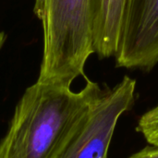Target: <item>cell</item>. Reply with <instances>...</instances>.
<instances>
[{"label": "cell", "instance_id": "6da1fadb", "mask_svg": "<svg viewBox=\"0 0 158 158\" xmlns=\"http://www.w3.org/2000/svg\"><path fill=\"white\" fill-rule=\"evenodd\" d=\"M76 93L69 84L39 81L17 105L0 158H60L92 104L104 89L86 79Z\"/></svg>", "mask_w": 158, "mask_h": 158}, {"label": "cell", "instance_id": "8992f818", "mask_svg": "<svg viewBox=\"0 0 158 158\" xmlns=\"http://www.w3.org/2000/svg\"><path fill=\"white\" fill-rule=\"evenodd\" d=\"M136 131L153 146H158V104L142 115Z\"/></svg>", "mask_w": 158, "mask_h": 158}, {"label": "cell", "instance_id": "5b68a950", "mask_svg": "<svg viewBox=\"0 0 158 158\" xmlns=\"http://www.w3.org/2000/svg\"><path fill=\"white\" fill-rule=\"evenodd\" d=\"M127 0H94V46L100 58L116 56Z\"/></svg>", "mask_w": 158, "mask_h": 158}, {"label": "cell", "instance_id": "ba28073f", "mask_svg": "<svg viewBox=\"0 0 158 158\" xmlns=\"http://www.w3.org/2000/svg\"><path fill=\"white\" fill-rule=\"evenodd\" d=\"M5 40H6V36H5V33L3 31H0V49L1 47L3 46L4 43H5Z\"/></svg>", "mask_w": 158, "mask_h": 158}, {"label": "cell", "instance_id": "7a4b0ae2", "mask_svg": "<svg viewBox=\"0 0 158 158\" xmlns=\"http://www.w3.org/2000/svg\"><path fill=\"white\" fill-rule=\"evenodd\" d=\"M44 34L39 81L71 85L94 46V0H35Z\"/></svg>", "mask_w": 158, "mask_h": 158}, {"label": "cell", "instance_id": "52a82bcc", "mask_svg": "<svg viewBox=\"0 0 158 158\" xmlns=\"http://www.w3.org/2000/svg\"><path fill=\"white\" fill-rule=\"evenodd\" d=\"M128 158H158V146H146Z\"/></svg>", "mask_w": 158, "mask_h": 158}, {"label": "cell", "instance_id": "3957f363", "mask_svg": "<svg viewBox=\"0 0 158 158\" xmlns=\"http://www.w3.org/2000/svg\"><path fill=\"white\" fill-rule=\"evenodd\" d=\"M136 81L125 76L104 90L92 104L60 158H108L109 146L120 117L131 109Z\"/></svg>", "mask_w": 158, "mask_h": 158}, {"label": "cell", "instance_id": "277c9868", "mask_svg": "<svg viewBox=\"0 0 158 158\" xmlns=\"http://www.w3.org/2000/svg\"><path fill=\"white\" fill-rule=\"evenodd\" d=\"M118 68L149 71L158 63V0H127L118 53Z\"/></svg>", "mask_w": 158, "mask_h": 158}]
</instances>
